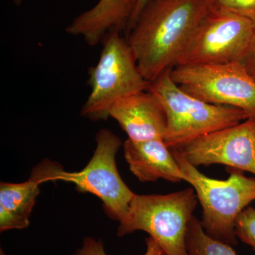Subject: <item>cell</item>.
<instances>
[{
	"label": "cell",
	"mask_w": 255,
	"mask_h": 255,
	"mask_svg": "<svg viewBox=\"0 0 255 255\" xmlns=\"http://www.w3.org/2000/svg\"><path fill=\"white\" fill-rule=\"evenodd\" d=\"M210 9L226 11L248 18L255 25V0H206Z\"/></svg>",
	"instance_id": "2e32d148"
},
{
	"label": "cell",
	"mask_w": 255,
	"mask_h": 255,
	"mask_svg": "<svg viewBox=\"0 0 255 255\" xmlns=\"http://www.w3.org/2000/svg\"><path fill=\"white\" fill-rule=\"evenodd\" d=\"M171 70H165L150 82L147 90L157 97L163 107L167 118L164 141L170 150L248 119L240 109L207 103L184 92L172 80Z\"/></svg>",
	"instance_id": "3957f363"
},
{
	"label": "cell",
	"mask_w": 255,
	"mask_h": 255,
	"mask_svg": "<svg viewBox=\"0 0 255 255\" xmlns=\"http://www.w3.org/2000/svg\"><path fill=\"white\" fill-rule=\"evenodd\" d=\"M131 13L129 0H100L92 9L74 18L65 31L82 37L88 46H96L111 32L126 31Z\"/></svg>",
	"instance_id": "7c38bea8"
},
{
	"label": "cell",
	"mask_w": 255,
	"mask_h": 255,
	"mask_svg": "<svg viewBox=\"0 0 255 255\" xmlns=\"http://www.w3.org/2000/svg\"><path fill=\"white\" fill-rule=\"evenodd\" d=\"M124 156L130 172L141 182L159 179L178 183L184 181L182 171L172 150L163 140L123 143Z\"/></svg>",
	"instance_id": "8fae6325"
},
{
	"label": "cell",
	"mask_w": 255,
	"mask_h": 255,
	"mask_svg": "<svg viewBox=\"0 0 255 255\" xmlns=\"http://www.w3.org/2000/svg\"><path fill=\"white\" fill-rule=\"evenodd\" d=\"M255 30V23L248 18L209 8L175 65L241 62Z\"/></svg>",
	"instance_id": "ba28073f"
},
{
	"label": "cell",
	"mask_w": 255,
	"mask_h": 255,
	"mask_svg": "<svg viewBox=\"0 0 255 255\" xmlns=\"http://www.w3.org/2000/svg\"><path fill=\"white\" fill-rule=\"evenodd\" d=\"M11 1L15 5H17V6H20L23 2V0H11Z\"/></svg>",
	"instance_id": "d6986e66"
},
{
	"label": "cell",
	"mask_w": 255,
	"mask_h": 255,
	"mask_svg": "<svg viewBox=\"0 0 255 255\" xmlns=\"http://www.w3.org/2000/svg\"><path fill=\"white\" fill-rule=\"evenodd\" d=\"M96 142L93 156L80 172H65L60 164L48 161L46 182L73 183L78 192L94 194L102 200L107 216L119 223L127 216L135 194L124 183L117 169L116 155L123 143L108 129L98 132Z\"/></svg>",
	"instance_id": "8992f818"
},
{
	"label": "cell",
	"mask_w": 255,
	"mask_h": 255,
	"mask_svg": "<svg viewBox=\"0 0 255 255\" xmlns=\"http://www.w3.org/2000/svg\"><path fill=\"white\" fill-rule=\"evenodd\" d=\"M41 164L32 170L31 177L21 183H0V231L21 230L29 226L33 206L45 182Z\"/></svg>",
	"instance_id": "4fadbf2b"
},
{
	"label": "cell",
	"mask_w": 255,
	"mask_h": 255,
	"mask_svg": "<svg viewBox=\"0 0 255 255\" xmlns=\"http://www.w3.org/2000/svg\"><path fill=\"white\" fill-rule=\"evenodd\" d=\"M175 150L196 167L223 164L255 176V118L206 134Z\"/></svg>",
	"instance_id": "9c48e42d"
},
{
	"label": "cell",
	"mask_w": 255,
	"mask_h": 255,
	"mask_svg": "<svg viewBox=\"0 0 255 255\" xmlns=\"http://www.w3.org/2000/svg\"><path fill=\"white\" fill-rule=\"evenodd\" d=\"M110 117L118 122L128 140L144 142L164 140L167 118L163 107L153 94L137 92L119 100L110 111Z\"/></svg>",
	"instance_id": "30bf717a"
},
{
	"label": "cell",
	"mask_w": 255,
	"mask_h": 255,
	"mask_svg": "<svg viewBox=\"0 0 255 255\" xmlns=\"http://www.w3.org/2000/svg\"><path fill=\"white\" fill-rule=\"evenodd\" d=\"M186 248L187 255H238L231 245L209 236L194 216L188 226Z\"/></svg>",
	"instance_id": "5bb4252c"
},
{
	"label": "cell",
	"mask_w": 255,
	"mask_h": 255,
	"mask_svg": "<svg viewBox=\"0 0 255 255\" xmlns=\"http://www.w3.org/2000/svg\"><path fill=\"white\" fill-rule=\"evenodd\" d=\"M206 0H150L127 33L137 68L147 81L173 68L206 13Z\"/></svg>",
	"instance_id": "6da1fadb"
},
{
	"label": "cell",
	"mask_w": 255,
	"mask_h": 255,
	"mask_svg": "<svg viewBox=\"0 0 255 255\" xmlns=\"http://www.w3.org/2000/svg\"><path fill=\"white\" fill-rule=\"evenodd\" d=\"M198 203L192 187L167 194H135L117 235L144 231L167 255H187L186 236Z\"/></svg>",
	"instance_id": "277c9868"
},
{
	"label": "cell",
	"mask_w": 255,
	"mask_h": 255,
	"mask_svg": "<svg viewBox=\"0 0 255 255\" xmlns=\"http://www.w3.org/2000/svg\"><path fill=\"white\" fill-rule=\"evenodd\" d=\"M132 6V13L130 16V19H129L128 23L126 32L128 33L130 30L131 29L133 25L135 24L137 18H138L139 15L140 14L142 9L145 8L147 3L150 0H129Z\"/></svg>",
	"instance_id": "ac0fdd59"
},
{
	"label": "cell",
	"mask_w": 255,
	"mask_h": 255,
	"mask_svg": "<svg viewBox=\"0 0 255 255\" xmlns=\"http://www.w3.org/2000/svg\"><path fill=\"white\" fill-rule=\"evenodd\" d=\"M236 233L238 239L255 251V209L248 206L238 216L236 223Z\"/></svg>",
	"instance_id": "e0dca14e"
},
{
	"label": "cell",
	"mask_w": 255,
	"mask_h": 255,
	"mask_svg": "<svg viewBox=\"0 0 255 255\" xmlns=\"http://www.w3.org/2000/svg\"><path fill=\"white\" fill-rule=\"evenodd\" d=\"M146 252L143 255H167L164 250L149 236L146 238ZM73 255H107L103 241L95 238L86 237L82 241V247Z\"/></svg>",
	"instance_id": "9a60e30c"
},
{
	"label": "cell",
	"mask_w": 255,
	"mask_h": 255,
	"mask_svg": "<svg viewBox=\"0 0 255 255\" xmlns=\"http://www.w3.org/2000/svg\"><path fill=\"white\" fill-rule=\"evenodd\" d=\"M174 82L189 95L207 103L243 110L255 118V80L241 62L175 65Z\"/></svg>",
	"instance_id": "52a82bcc"
},
{
	"label": "cell",
	"mask_w": 255,
	"mask_h": 255,
	"mask_svg": "<svg viewBox=\"0 0 255 255\" xmlns=\"http://www.w3.org/2000/svg\"><path fill=\"white\" fill-rule=\"evenodd\" d=\"M102 43L100 59L88 71L91 92L80 112L93 122L107 120L116 102L147 91L150 85L139 71L131 48L121 32H111Z\"/></svg>",
	"instance_id": "5b68a950"
},
{
	"label": "cell",
	"mask_w": 255,
	"mask_h": 255,
	"mask_svg": "<svg viewBox=\"0 0 255 255\" xmlns=\"http://www.w3.org/2000/svg\"><path fill=\"white\" fill-rule=\"evenodd\" d=\"M177 159L184 181L195 191L202 208L201 225L211 237L236 246V223L238 216L255 201V178L244 172L227 168L226 180L212 179L201 173L177 150H171Z\"/></svg>",
	"instance_id": "7a4b0ae2"
}]
</instances>
